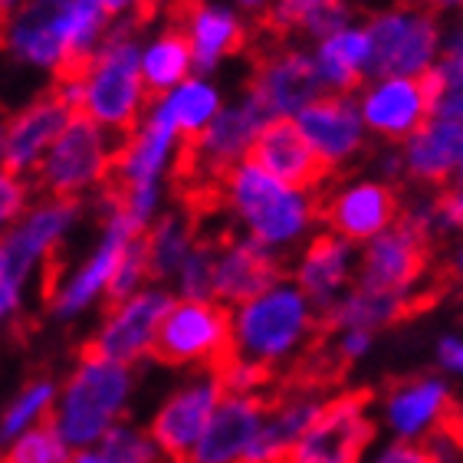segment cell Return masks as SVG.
<instances>
[{"instance_id":"f546056e","label":"cell","mask_w":463,"mask_h":463,"mask_svg":"<svg viewBox=\"0 0 463 463\" xmlns=\"http://www.w3.org/2000/svg\"><path fill=\"white\" fill-rule=\"evenodd\" d=\"M99 454L109 463H161V457H165L152 434H142V430L125 428V424H112L102 434Z\"/></svg>"},{"instance_id":"6da1fadb","label":"cell","mask_w":463,"mask_h":463,"mask_svg":"<svg viewBox=\"0 0 463 463\" xmlns=\"http://www.w3.org/2000/svg\"><path fill=\"white\" fill-rule=\"evenodd\" d=\"M237 355V316L217 299H184L171 303L161 316L148 358L165 368L197 365L214 372Z\"/></svg>"},{"instance_id":"ba28073f","label":"cell","mask_w":463,"mask_h":463,"mask_svg":"<svg viewBox=\"0 0 463 463\" xmlns=\"http://www.w3.org/2000/svg\"><path fill=\"white\" fill-rule=\"evenodd\" d=\"M309 299L299 289H269L237 312V355L247 362H263L277 368L279 358L309 342L316 312H309Z\"/></svg>"},{"instance_id":"d6986e66","label":"cell","mask_w":463,"mask_h":463,"mask_svg":"<svg viewBox=\"0 0 463 463\" xmlns=\"http://www.w3.org/2000/svg\"><path fill=\"white\" fill-rule=\"evenodd\" d=\"M76 0H24L7 20L4 50L40 66H56L70 40Z\"/></svg>"},{"instance_id":"30bf717a","label":"cell","mask_w":463,"mask_h":463,"mask_svg":"<svg viewBox=\"0 0 463 463\" xmlns=\"http://www.w3.org/2000/svg\"><path fill=\"white\" fill-rule=\"evenodd\" d=\"M365 30L372 40L368 76H414L428 70L430 56L437 53V14L411 0H398L392 10L372 17Z\"/></svg>"},{"instance_id":"ffe728a7","label":"cell","mask_w":463,"mask_h":463,"mask_svg":"<svg viewBox=\"0 0 463 463\" xmlns=\"http://www.w3.org/2000/svg\"><path fill=\"white\" fill-rule=\"evenodd\" d=\"M168 27H178L194 40V70H211L221 56L243 53L250 43V27L227 14L207 7V0H168Z\"/></svg>"},{"instance_id":"1f68e13d","label":"cell","mask_w":463,"mask_h":463,"mask_svg":"<svg viewBox=\"0 0 463 463\" xmlns=\"http://www.w3.org/2000/svg\"><path fill=\"white\" fill-rule=\"evenodd\" d=\"M450 450L454 447L434 434L402 437V440H394L374 463H454L450 460Z\"/></svg>"},{"instance_id":"7c38bea8","label":"cell","mask_w":463,"mask_h":463,"mask_svg":"<svg viewBox=\"0 0 463 463\" xmlns=\"http://www.w3.org/2000/svg\"><path fill=\"white\" fill-rule=\"evenodd\" d=\"M440 66L420 70L414 76H398L368 92L362 102V116L378 138L392 145L414 142L424 128L437 118V99H440Z\"/></svg>"},{"instance_id":"44dd1931","label":"cell","mask_w":463,"mask_h":463,"mask_svg":"<svg viewBox=\"0 0 463 463\" xmlns=\"http://www.w3.org/2000/svg\"><path fill=\"white\" fill-rule=\"evenodd\" d=\"M348 7L345 0H277L273 7L257 14L250 33L289 43V40H329L345 30Z\"/></svg>"},{"instance_id":"8d00e7d4","label":"cell","mask_w":463,"mask_h":463,"mask_svg":"<svg viewBox=\"0 0 463 463\" xmlns=\"http://www.w3.org/2000/svg\"><path fill=\"white\" fill-rule=\"evenodd\" d=\"M440 267H444L447 279L454 283V293H457V289H463V247L457 250L454 260H447V263H440Z\"/></svg>"},{"instance_id":"277c9868","label":"cell","mask_w":463,"mask_h":463,"mask_svg":"<svg viewBox=\"0 0 463 463\" xmlns=\"http://www.w3.org/2000/svg\"><path fill=\"white\" fill-rule=\"evenodd\" d=\"M247 165L267 171L269 178H277L296 194H306L309 204H319L322 197L332 194V187L339 184L335 161H329L316 145L306 138L299 122L286 116L269 118L257 132L253 145L247 148Z\"/></svg>"},{"instance_id":"cb8c5ba5","label":"cell","mask_w":463,"mask_h":463,"mask_svg":"<svg viewBox=\"0 0 463 463\" xmlns=\"http://www.w3.org/2000/svg\"><path fill=\"white\" fill-rule=\"evenodd\" d=\"M463 161V122L460 118H434L424 132L408 142V178L424 184H450Z\"/></svg>"},{"instance_id":"ac0fdd59","label":"cell","mask_w":463,"mask_h":463,"mask_svg":"<svg viewBox=\"0 0 463 463\" xmlns=\"http://www.w3.org/2000/svg\"><path fill=\"white\" fill-rule=\"evenodd\" d=\"M70 122H72L70 102H66L53 86H46L24 112H17V116L10 118L7 138H4L0 171H7V175H24V171H30L36 161H40L43 148H50Z\"/></svg>"},{"instance_id":"e575fe53","label":"cell","mask_w":463,"mask_h":463,"mask_svg":"<svg viewBox=\"0 0 463 463\" xmlns=\"http://www.w3.org/2000/svg\"><path fill=\"white\" fill-rule=\"evenodd\" d=\"M430 434L440 437V440H447L454 450H463V404L457 402L454 394H447L444 398V404H440V411H437L434 430H430Z\"/></svg>"},{"instance_id":"836d02e7","label":"cell","mask_w":463,"mask_h":463,"mask_svg":"<svg viewBox=\"0 0 463 463\" xmlns=\"http://www.w3.org/2000/svg\"><path fill=\"white\" fill-rule=\"evenodd\" d=\"M440 99L437 118H460L463 122V56H450L440 62Z\"/></svg>"},{"instance_id":"7a4b0ae2","label":"cell","mask_w":463,"mask_h":463,"mask_svg":"<svg viewBox=\"0 0 463 463\" xmlns=\"http://www.w3.org/2000/svg\"><path fill=\"white\" fill-rule=\"evenodd\" d=\"M243 53L250 56L247 102L267 118L303 112L309 102L326 96V76L312 56L299 53L289 43H277L267 36L250 33Z\"/></svg>"},{"instance_id":"9a60e30c","label":"cell","mask_w":463,"mask_h":463,"mask_svg":"<svg viewBox=\"0 0 463 463\" xmlns=\"http://www.w3.org/2000/svg\"><path fill=\"white\" fill-rule=\"evenodd\" d=\"M269 414H273L269 388L257 394H223L191 463H243Z\"/></svg>"},{"instance_id":"4fadbf2b","label":"cell","mask_w":463,"mask_h":463,"mask_svg":"<svg viewBox=\"0 0 463 463\" xmlns=\"http://www.w3.org/2000/svg\"><path fill=\"white\" fill-rule=\"evenodd\" d=\"M168 293H138L132 296L116 316H109L102 332H96L90 342L80 345V365H99V362H116L132 365L142 355H148V345L155 339L161 316L171 309Z\"/></svg>"},{"instance_id":"52a82bcc","label":"cell","mask_w":463,"mask_h":463,"mask_svg":"<svg viewBox=\"0 0 463 463\" xmlns=\"http://www.w3.org/2000/svg\"><path fill=\"white\" fill-rule=\"evenodd\" d=\"M374 398V388H355L329 398L309 430L286 450L283 463H362V454L378 434L368 418Z\"/></svg>"},{"instance_id":"2e32d148","label":"cell","mask_w":463,"mask_h":463,"mask_svg":"<svg viewBox=\"0 0 463 463\" xmlns=\"http://www.w3.org/2000/svg\"><path fill=\"white\" fill-rule=\"evenodd\" d=\"M286 277H296V269L289 267V260L283 253H273L260 241H237L217 260L214 299L227 306H247L260 296H267Z\"/></svg>"},{"instance_id":"603a6c76","label":"cell","mask_w":463,"mask_h":463,"mask_svg":"<svg viewBox=\"0 0 463 463\" xmlns=\"http://www.w3.org/2000/svg\"><path fill=\"white\" fill-rule=\"evenodd\" d=\"M76 211H80V201H40V207L27 221L20 223V227H10L4 243H0L4 247V260H7L4 279L20 283L36 253H43V250H50L60 241V233L76 217Z\"/></svg>"},{"instance_id":"ab89813d","label":"cell","mask_w":463,"mask_h":463,"mask_svg":"<svg viewBox=\"0 0 463 463\" xmlns=\"http://www.w3.org/2000/svg\"><path fill=\"white\" fill-rule=\"evenodd\" d=\"M450 56H463V30H460V33L450 36V43H447L444 60H450Z\"/></svg>"},{"instance_id":"7402d4cb","label":"cell","mask_w":463,"mask_h":463,"mask_svg":"<svg viewBox=\"0 0 463 463\" xmlns=\"http://www.w3.org/2000/svg\"><path fill=\"white\" fill-rule=\"evenodd\" d=\"M299 128L329 161H345L365 148L362 116L355 99L345 92H329L299 112Z\"/></svg>"},{"instance_id":"d590c367","label":"cell","mask_w":463,"mask_h":463,"mask_svg":"<svg viewBox=\"0 0 463 463\" xmlns=\"http://www.w3.org/2000/svg\"><path fill=\"white\" fill-rule=\"evenodd\" d=\"M27 207V184L17 181V175L0 171V221L17 217Z\"/></svg>"},{"instance_id":"f1b7e54d","label":"cell","mask_w":463,"mask_h":463,"mask_svg":"<svg viewBox=\"0 0 463 463\" xmlns=\"http://www.w3.org/2000/svg\"><path fill=\"white\" fill-rule=\"evenodd\" d=\"M0 463H72L66 437L60 430V411L53 404L36 418V424L0 457Z\"/></svg>"},{"instance_id":"8992f818","label":"cell","mask_w":463,"mask_h":463,"mask_svg":"<svg viewBox=\"0 0 463 463\" xmlns=\"http://www.w3.org/2000/svg\"><path fill=\"white\" fill-rule=\"evenodd\" d=\"M112 145L102 142L92 116H76L53 142L50 155L30 168V187L43 201H80L82 191L106 178Z\"/></svg>"},{"instance_id":"9c48e42d","label":"cell","mask_w":463,"mask_h":463,"mask_svg":"<svg viewBox=\"0 0 463 463\" xmlns=\"http://www.w3.org/2000/svg\"><path fill=\"white\" fill-rule=\"evenodd\" d=\"M231 207L241 214V221L250 227L253 241L260 243H283L303 231L306 221H312V204L306 194H296L267 171L253 165H237L227 184Z\"/></svg>"},{"instance_id":"4316f807","label":"cell","mask_w":463,"mask_h":463,"mask_svg":"<svg viewBox=\"0 0 463 463\" xmlns=\"http://www.w3.org/2000/svg\"><path fill=\"white\" fill-rule=\"evenodd\" d=\"M368 60H372V40H368V30H339L332 33L329 40H322L319 46V62L322 76L329 86H335V92H345V96H355L368 80Z\"/></svg>"},{"instance_id":"83f0119b","label":"cell","mask_w":463,"mask_h":463,"mask_svg":"<svg viewBox=\"0 0 463 463\" xmlns=\"http://www.w3.org/2000/svg\"><path fill=\"white\" fill-rule=\"evenodd\" d=\"M444 398L447 388L440 382L404 378V382H394V388L388 392V418L402 437H420L424 434L420 428L434 424Z\"/></svg>"},{"instance_id":"f35d334b","label":"cell","mask_w":463,"mask_h":463,"mask_svg":"<svg viewBox=\"0 0 463 463\" xmlns=\"http://www.w3.org/2000/svg\"><path fill=\"white\" fill-rule=\"evenodd\" d=\"M440 358H444V365L463 368V345H457L454 339H444V345H440Z\"/></svg>"},{"instance_id":"d6a6232c","label":"cell","mask_w":463,"mask_h":463,"mask_svg":"<svg viewBox=\"0 0 463 463\" xmlns=\"http://www.w3.org/2000/svg\"><path fill=\"white\" fill-rule=\"evenodd\" d=\"M53 398H56V392H53V384L50 382H30L27 388H24V394H20V402L7 411V420H4L0 437L20 434V428H24L33 414H43V411L53 404Z\"/></svg>"},{"instance_id":"4dcf8cb0","label":"cell","mask_w":463,"mask_h":463,"mask_svg":"<svg viewBox=\"0 0 463 463\" xmlns=\"http://www.w3.org/2000/svg\"><path fill=\"white\" fill-rule=\"evenodd\" d=\"M168 102H171V112H175V128H178V135L201 132L204 125H211V118H214V112H217L214 90H207L201 82H184Z\"/></svg>"},{"instance_id":"ee69618b","label":"cell","mask_w":463,"mask_h":463,"mask_svg":"<svg viewBox=\"0 0 463 463\" xmlns=\"http://www.w3.org/2000/svg\"><path fill=\"white\" fill-rule=\"evenodd\" d=\"M411 4H420V7H424V0H411Z\"/></svg>"},{"instance_id":"5bb4252c","label":"cell","mask_w":463,"mask_h":463,"mask_svg":"<svg viewBox=\"0 0 463 463\" xmlns=\"http://www.w3.org/2000/svg\"><path fill=\"white\" fill-rule=\"evenodd\" d=\"M398 217H402V191L382 181L348 187L342 194H329L319 204H312V221L342 241H372L394 227Z\"/></svg>"},{"instance_id":"b9f144b4","label":"cell","mask_w":463,"mask_h":463,"mask_svg":"<svg viewBox=\"0 0 463 463\" xmlns=\"http://www.w3.org/2000/svg\"><path fill=\"white\" fill-rule=\"evenodd\" d=\"M72 463H109L102 454H90V450H80V454L72 457Z\"/></svg>"},{"instance_id":"484cf974","label":"cell","mask_w":463,"mask_h":463,"mask_svg":"<svg viewBox=\"0 0 463 463\" xmlns=\"http://www.w3.org/2000/svg\"><path fill=\"white\" fill-rule=\"evenodd\" d=\"M194 66V40L191 33L178 27H165L158 43L148 50L142 62V82H145V109L155 112L168 99V90L181 82Z\"/></svg>"},{"instance_id":"8fae6325","label":"cell","mask_w":463,"mask_h":463,"mask_svg":"<svg viewBox=\"0 0 463 463\" xmlns=\"http://www.w3.org/2000/svg\"><path fill=\"white\" fill-rule=\"evenodd\" d=\"M125 392H128V365L99 362L76 368L66 382L60 411V430L66 444L82 447L106 434L122 408Z\"/></svg>"},{"instance_id":"7bdbcfd3","label":"cell","mask_w":463,"mask_h":463,"mask_svg":"<svg viewBox=\"0 0 463 463\" xmlns=\"http://www.w3.org/2000/svg\"><path fill=\"white\" fill-rule=\"evenodd\" d=\"M4 273H7V260H4V247H0V279H4Z\"/></svg>"},{"instance_id":"3957f363","label":"cell","mask_w":463,"mask_h":463,"mask_svg":"<svg viewBox=\"0 0 463 463\" xmlns=\"http://www.w3.org/2000/svg\"><path fill=\"white\" fill-rule=\"evenodd\" d=\"M135 30L128 24L109 33L96 56L86 90V112L99 125H106L116 138H135L142 132L145 82L138 72V50L132 43Z\"/></svg>"},{"instance_id":"60d3db41","label":"cell","mask_w":463,"mask_h":463,"mask_svg":"<svg viewBox=\"0 0 463 463\" xmlns=\"http://www.w3.org/2000/svg\"><path fill=\"white\" fill-rule=\"evenodd\" d=\"M424 7H428L430 14H440L444 7H463V0H424Z\"/></svg>"},{"instance_id":"5b68a950","label":"cell","mask_w":463,"mask_h":463,"mask_svg":"<svg viewBox=\"0 0 463 463\" xmlns=\"http://www.w3.org/2000/svg\"><path fill=\"white\" fill-rule=\"evenodd\" d=\"M437 231L428 214H402L392 231L374 237L362 253L355 289L365 293H411V286L434 269Z\"/></svg>"},{"instance_id":"e0dca14e","label":"cell","mask_w":463,"mask_h":463,"mask_svg":"<svg viewBox=\"0 0 463 463\" xmlns=\"http://www.w3.org/2000/svg\"><path fill=\"white\" fill-rule=\"evenodd\" d=\"M223 392L217 388V382L191 384L184 392H178L175 398L161 404V411L152 420V437L158 450L165 454L168 463H191L201 437H204L207 424L214 418L217 404H221Z\"/></svg>"},{"instance_id":"74e56055","label":"cell","mask_w":463,"mask_h":463,"mask_svg":"<svg viewBox=\"0 0 463 463\" xmlns=\"http://www.w3.org/2000/svg\"><path fill=\"white\" fill-rule=\"evenodd\" d=\"M14 306H17V283L0 279V316H7Z\"/></svg>"},{"instance_id":"d4e9b609","label":"cell","mask_w":463,"mask_h":463,"mask_svg":"<svg viewBox=\"0 0 463 463\" xmlns=\"http://www.w3.org/2000/svg\"><path fill=\"white\" fill-rule=\"evenodd\" d=\"M348 241L335 237V233H319L316 241L306 247L299 267H296V283H299V293L309 299L316 309H326L335 299L332 296L339 293V286L348 277Z\"/></svg>"}]
</instances>
